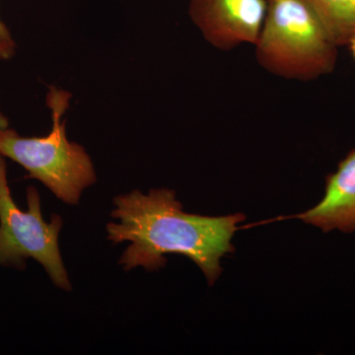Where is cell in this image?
I'll return each mask as SVG.
<instances>
[{"mask_svg":"<svg viewBox=\"0 0 355 355\" xmlns=\"http://www.w3.org/2000/svg\"><path fill=\"white\" fill-rule=\"evenodd\" d=\"M111 216L116 222L107 224L108 239L114 244L130 242L119 263L123 270L141 268L158 270L167 263L166 254H179L202 270L209 286L221 275L220 260L234 253L232 238L241 214L205 216L187 214L169 189L139 190L116 196Z\"/></svg>","mask_w":355,"mask_h":355,"instance_id":"6da1fadb","label":"cell"},{"mask_svg":"<svg viewBox=\"0 0 355 355\" xmlns=\"http://www.w3.org/2000/svg\"><path fill=\"white\" fill-rule=\"evenodd\" d=\"M70 100L67 90L51 86L46 97L53 123L50 133L25 137L7 128L0 132V155L22 166L28 178L38 180L58 200L74 205L96 183L97 175L84 147L67 139L64 116Z\"/></svg>","mask_w":355,"mask_h":355,"instance_id":"7a4b0ae2","label":"cell"},{"mask_svg":"<svg viewBox=\"0 0 355 355\" xmlns=\"http://www.w3.org/2000/svg\"><path fill=\"white\" fill-rule=\"evenodd\" d=\"M254 48L263 69L298 81L333 73L340 49L305 0H266L265 21Z\"/></svg>","mask_w":355,"mask_h":355,"instance_id":"3957f363","label":"cell"},{"mask_svg":"<svg viewBox=\"0 0 355 355\" xmlns=\"http://www.w3.org/2000/svg\"><path fill=\"white\" fill-rule=\"evenodd\" d=\"M27 211H23L14 202L6 158L0 155V266L23 270L26 261L33 259L43 266L55 286L71 291L58 247L64 220L57 214L50 223L44 220L41 197L34 187L27 189Z\"/></svg>","mask_w":355,"mask_h":355,"instance_id":"277c9868","label":"cell"},{"mask_svg":"<svg viewBox=\"0 0 355 355\" xmlns=\"http://www.w3.org/2000/svg\"><path fill=\"white\" fill-rule=\"evenodd\" d=\"M266 0H189V15L207 43L219 51L256 44Z\"/></svg>","mask_w":355,"mask_h":355,"instance_id":"5b68a950","label":"cell"},{"mask_svg":"<svg viewBox=\"0 0 355 355\" xmlns=\"http://www.w3.org/2000/svg\"><path fill=\"white\" fill-rule=\"evenodd\" d=\"M296 217L324 233L355 232V148L327 177L323 198Z\"/></svg>","mask_w":355,"mask_h":355,"instance_id":"8992f818","label":"cell"},{"mask_svg":"<svg viewBox=\"0 0 355 355\" xmlns=\"http://www.w3.org/2000/svg\"><path fill=\"white\" fill-rule=\"evenodd\" d=\"M338 46L355 38V0H305Z\"/></svg>","mask_w":355,"mask_h":355,"instance_id":"52a82bcc","label":"cell"},{"mask_svg":"<svg viewBox=\"0 0 355 355\" xmlns=\"http://www.w3.org/2000/svg\"><path fill=\"white\" fill-rule=\"evenodd\" d=\"M16 51L17 44L12 33L0 17V60L6 62L12 60L15 57Z\"/></svg>","mask_w":355,"mask_h":355,"instance_id":"ba28073f","label":"cell"},{"mask_svg":"<svg viewBox=\"0 0 355 355\" xmlns=\"http://www.w3.org/2000/svg\"><path fill=\"white\" fill-rule=\"evenodd\" d=\"M9 128L8 119L6 118V114L2 112L1 107H0V132Z\"/></svg>","mask_w":355,"mask_h":355,"instance_id":"9c48e42d","label":"cell"},{"mask_svg":"<svg viewBox=\"0 0 355 355\" xmlns=\"http://www.w3.org/2000/svg\"><path fill=\"white\" fill-rule=\"evenodd\" d=\"M349 48L350 50V53H352V58H354L355 60V38L350 42L349 44Z\"/></svg>","mask_w":355,"mask_h":355,"instance_id":"30bf717a","label":"cell"}]
</instances>
